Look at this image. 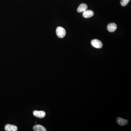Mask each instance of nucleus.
Listing matches in <instances>:
<instances>
[{
    "label": "nucleus",
    "instance_id": "f257e3e1",
    "mask_svg": "<svg viewBox=\"0 0 131 131\" xmlns=\"http://www.w3.org/2000/svg\"><path fill=\"white\" fill-rule=\"evenodd\" d=\"M56 32L57 36L60 38H64L66 34L65 30L62 27H57L56 29Z\"/></svg>",
    "mask_w": 131,
    "mask_h": 131
},
{
    "label": "nucleus",
    "instance_id": "f03ea898",
    "mask_svg": "<svg viewBox=\"0 0 131 131\" xmlns=\"http://www.w3.org/2000/svg\"><path fill=\"white\" fill-rule=\"evenodd\" d=\"M91 44L94 48H102L103 46V44L102 42L96 39L92 40L91 41Z\"/></svg>",
    "mask_w": 131,
    "mask_h": 131
},
{
    "label": "nucleus",
    "instance_id": "7ed1b4c3",
    "mask_svg": "<svg viewBox=\"0 0 131 131\" xmlns=\"http://www.w3.org/2000/svg\"><path fill=\"white\" fill-rule=\"evenodd\" d=\"M33 113L34 116L40 118H43L46 116V113L43 111H33Z\"/></svg>",
    "mask_w": 131,
    "mask_h": 131
},
{
    "label": "nucleus",
    "instance_id": "20e7f679",
    "mask_svg": "<svg viewBox=\"0 0 131 131\" xmlns=\"http://www.w3.org/2000/svg\"><path fill=\"white\" fill-rule=\"evenodd\" d=\"M94 15V13L91 10H86L83 12V16L85 18H90Z\"/></svg>",
    "mask_w": 131,
    "mask_h": 131
},
{
    "label": "nucleus",
    "instance_id": "39448f33",
    "mask_svg": "<svg viewBox=\"0 0 131 131\" xmlns=\"http://www.w3.org/2000/svg\"><path fill=\"white\" fill-rule=\"evenodd\" d=\"M117 29V26L115 23H110L107 26V29L110 32L115 31Z\"/></svg>",
    "mask_w": 131,
    "mask_h": 131
},
{
    "label": "nucleus",
    "instance_id": "423d86ee",
    "mask_svg": "<svg viewBox=\"0 0 131 131\" xmlns=\"http://www.w3.org/2000/svg\"><path fill=\"white\" fill-rule=\"evenodd\" d=\"M5 130L6 131H17V127L16 126L10 124H7L5 126Z\"/></svg>",
    "mask_w": 131,
    "mask_h": 131
},
{
    "label": "nucleus",
    "instance_id": "0eeeda50",
    "mask_svg": "<svg viewBox=\"0 0 131 131\" xmlns=\"http://www.w3.org/2000/svg\"><path fill=\"white\" fill-rule=\"evenodd\" d=\"M87 6L86 4L85 3H82L78 7L77 11L79 13H83L87 10Z\"/></svg>",
    "mask_w": 131,
    "mask_h": 131
},
{
    "label": "nucleus",
    "instance_id": "6e6552de",
    "mask_svg": "<svg viewBox=\"0 0 131 131\" xmlns=\"http://www.w3.org/2000/svg\"><path fill=\"white\" fill-rule=\"evenodd\" d=\"M117 123L121 126L126 125L128 124V121L126 119L121 118H118L117 119Z\"/></svg>",
    "mask_w": 131,
    "mask_h": 131
},
{
    "label": "nucleus",
    "instance_id": "1a4fd4ad",
    "mask_svg": "<svg viewBox=\"0 0 131 131\" xmlns=\"http://www.w3.org/2000/svg\"><path fill=\"white\" fill-rule=\"evenodd\" d=\"M34 131H46V128L40 125H36L33 127Z\"/></svg>",
    "mask_w": 131,
    "mask_h": 131
},
{
    "label": "nucleus",
    "instance_id": "9d476101",
    "mask_svg": "<svg viewBox=\"0 0 131 131\" xmlns=\"http://www.w3.org/2000/svg\"><path fill=\"white\" fill-rule=\"evenodd\" d=\"M130 0H121V5L122 6H125L128 4Z\"/></svg>",
    "mask_w": 131,
    "mask_h": 131
}]
</instances>
